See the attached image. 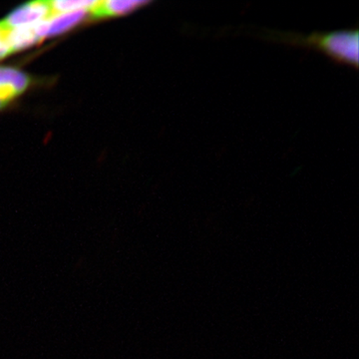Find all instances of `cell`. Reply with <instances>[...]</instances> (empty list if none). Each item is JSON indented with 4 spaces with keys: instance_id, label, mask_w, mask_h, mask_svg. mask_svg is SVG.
Here are the masks:
<instances>
[{
    "instance_id": "3",
    "label": "cell",
    "mask_w": 359,
    "mask_h": 359,
    "mask_svg": "<svg viewBox=\"0 0 359 359\" xmlns=\"http://www.w3.org/2000/svg\"><path fill=\"white\" fill-rule=\"evenodd\" d=\"M29 86V78L22 71L0 66V101L7 104Z\"/></svg>"
},
{
    "instance_id": "6",
    "label": "cell",
    "mask_w": 359,
    "mask_h": 359,
    "mask_svg": "<svg viewBox=\"0 0 359 359\" xmlns=\"http://www.w3.org/2000/svg\"><path fill=\"white\" fill-rule=\"evenodd\" d=\"M96 1H50L52 14L75 13V11H90L95 6Z\"/></svg>"
},
{
    "instance_id": "8",
    "label": "cell",
    "mask_w": 359,
    "mask_h": 359,
    "mask_svg": "<svg viewBox=\"0 0 359 359\" xmlns=\"http://www.w3.org/2000/svg\"><path fill=\"white\" fill-rule=\"evenodd\" d=\"M6 103L1 102V101H0V109H2V108H4V106H6Z\"/></svg>"
},
{
    "instance_id": "5",
    "label": "cell",
    "mask_w": 359,
    "mask_h": 359,
    "mask_svg": "<svg viewBox=\"0 0 359 359\" xmlns=\"http://www.w3.org/2000/svg\"><path fill=\"white\" fill-rule=\"evenodd\" d=\"M88 11H79L75 13L54 14L49 20H47V30L48 36L66 32L71 28L77 25L86 15Z\"/></svg>"
},
{
    "instance_id": "2",
    "label": "cell",
    "mask_w": 359,
    "mask_h": 359,
    "mask_svg": "<svg viewBox=\"0 0 359 359\" xmlns=\"http://www.w3.org/2000/svg\"><path fill=\"white\" fill-rule=\"evenodd\" d=\"M52 14L50 2L35 1L15 9L6 20L2 21L7 28L35 25L49 20Z\"/></svg>"
},
{
    "instance_id": "7",
    "label": "cell",
    "mask_w": 359,
    "mask_h": 359,
    "mask_svg": "<svg viewBox=\"0 0 359 359\" xmlns=\"http://www.w3.org/2000/svg\"><path fill=\"white\" fill-rule=\"evenodd\" d=\"M6 32V25H4V23L0 22V39H1L2 36H4V33Z\"/></svg>"
},
{
    "instance_id": "1",
    "label": "cell",
    "mask_w": 359,
    "mask_h": 359,
    "mask_svg": "<svg viewBox=\"0 0 359 359\" xmlns=\"http://www.w3.org/2000/svg\"><path fill=\"white\" fill-rule=\"evenodd\" d=\"M269 39L280 40L299 46L314 47L342 65L358 67L359 32L354 29L311 34L294 32H269Z\"/></svg>"
},
{
    "instance_id": "4",
    "label": "cell",
    "mask_w": 359,
    "mask_h": 359,
    "mask_svg": "<svg viewBox=\"0 0 359 359\" xmlns=\"http://www.w3.org/2000/svg\"><path fill=\"white\" fill-rule=\"evenodd\" d=\"M150 4L148 0H109V1H96L95 6L90 11L95 18L106 16H120L132 13L142 6Z\"/></svg>"
}]
</instances>
